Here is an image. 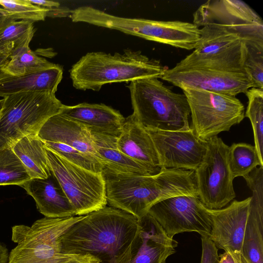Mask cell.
Returning a JSON list of instances; mask_svg holds the SVG:
<instances>
[{"label": "cell", "mask_w": 263, "mask_h": 263, "mask_svg": "<svg viewBox=\"0 0 263 263\" xmlns=\"http://www.w3.org/2000/svg\"><path fill=\"white\" fill-rule=\"evenodd\" d=\"M138 229L135 216L106 206L85 215L62 236V251L91 255L99 263H129Z\"/></svg>", "instance_id": "obj_1"}, {"label": "cell", "mask_w": 263, "mask_h": 263, "mask_svg": "<svg viewBox=\"0 0 263 263\" xmlns=\"http://www.w3.org/2000/svg\"><path fill=\"white\" fill-rule=\"evenodd\" d=\"M0 111V149L12 147L22 138L38 135L51 117L63 105L55 93L49 91H26L3 98Z\"/></svg>", "instance_id": "obj_7"}, {"label": "cell", "mask_w": 263, "mask_h": 263, "mask_svg": "<svg viewBox=\"0 0 263 263\" xmlns=\"http://www.w3.org/2000/svg\"><path fill=\"white\" fill-rule=\"evenodd\" d=\"M85 215L66 218H44L31 226L12 228V240L17 243L9 254L8 263H66L82 255L62 251V236Z\"/></svg>", "instance_id": "obj_6"}, {"label": "cell", "mask_w": 263, "mask_h": 263, "mask_svg": "<svg viewBox=\"0 0 263 263\" xmlns=\"http://www.w3.org/2000/svg\"><path fill=\"white\" fill-rule=\"evenodd\" d=\"M246 95L248 104L245 117L248 118L251 122L254 147L260 160L263 162V89L252 87Z\"/></svg>", "instance_id": "obj_27"}, {"label": "cell", "mask_w": 263, "mask_h": 263, "mask_svg": "<svg viewBox=\"0 0 263 263\" xmlns=\"http://www.w3.org/2000/svg\"><path fill=\"white\" fill-rule=\"evenodd\" d=\"M214 23L237 28L263 37V21L247 4L240 0H210L193 14V24L199 28Z\"/></svg>", "instance_id": "obj_14"}, {"label": "cell", "mask_w": 263, "mask_h": 263, "mask_svg": "<svg viewBox=\"0 0 263 263\" xmlns=\"http://www.w3.org/2000/svg\"><path fill=\"white\" fill-rule=\"evenodd\" d=\"M11 52L6 50H0V73L3 67L10 60Z\"/></svg>", "instance_id": "obj_38"}, {"label": "cell", "mask_w": 263, "mask_h": 263, "mask_svg": "<svg viewBox=\"0 0 263 263\" xmlns=\"http://www.w3.org/2000/svg\"><path fill=\"white\" fill-rule=\"evenodd\" d=\"M167 69L159 60L150 59L140 51L125 49L114 55L88 52L72 66L69 73L75 88L99 91L107 84L161 78Z\"/></svg>", "instance_id": "obj_4"}, {"label": "cell", "mask_w": 263, "mask_h": 263, "mask_svg": "<svg viewBox=\"0 0 263 263\" xmlns=\"http://www.w3.org/2000/svg\"><path fill=\"white\" fill-rule=\"evenodd\" d=\"M71 10L61 6L49 9L47 16L52 17L69 16Z\"/></svg>", "instance_id": "obj_34"}, {"label": "cell", "mask_w": 263, "mask_h": 263, "mask_svg": "<svg viewBox=\"0 0 263 263\" xmlns=\"http://www.w3.org/2000/svg\"><path fill=\"white\" fill-rule=\"evenodd\" d=\"M3 103H4V99H0V111L2 108Z\"/></svg>", "instance_id": "obj_41"}, {"label": "cell", "mask_w": 263, "mask_h": 263, "mask_svg": "<svg viewBox=\"0 0 263 263\" xmlns=\"http://www.w3.org/2000/svg\"><path fill=\"white\" fill-rule=\"evenodd\" d=\"M150 214L171 238L178 234L195 232L209 236L211 216L198 197L179 196L160 201L149 210Z\"/></svg>", "instance_id": "obj_11"}, {"label": "cell", "mask_w": 263, "mask_h": 263, "mask_svg": "<svg viewBox=\"0 0 263 263\" xmlns=\"http://www.w3.org/2000/svg\"><path fill=\"white\" fill-rule=\"evenodd\" d=\"M219 257V263H235L234 259L228 252H224Z\"/></svg>", "instance_id": "obj_40"}, {"label": "cell", "mask_w": 263, "mask_h": 263, "mask_svg": "<svg viewBox=\"0 0 263 263\" xmlns=\"http://www.w3.org/2000/svg\"><path fill=\"white\" fill-rule=\"evenodd\" d=\"M97 159L103 171L123 174L153 175L148 168L133 160L117 147V137L91 132Z\"/></svg>", "instance_id": "obj_22"}, {"label": "cell", "mask_w": 263, "mask_h": 263, "mask_svg": "<svg viewBox=\"0 0 263 263\" xmlns=\"http://www.w3.org/2000/svg\"><path fill=\"white\" fill-rule=\"evenodd\" d=\"M29 1L35 5L50 9L59 7L60 3L57 1L48 0H29Z\"/></svg>", "instance_id": "obj_35"}, {"label": "cell", "mask_w": 263, "mask_h": 263, "mask_svg": "<svg viewBox=\"0 0 263 263\" xmlns=\"http://www.w3.org/2000/svg\"><path fill=\"white\" fill-rule=\"evenodd\" d=\"M252 192L241 248V263H263V166L243 177Z\"/></svg>", "instance_id": "obj_15"}, {"label": "cell", "mask_w": 263, "mask_h": 263, "mask_svg": "<svg viewBox=\"0 0 263 263\" xmlns=\"http://www.w3.org/2000/svg\"><path fill=\"white\" fill-rule=\"evenodd\" d=\"M156 149L161 168L195 171L202 162L206 142L191 128L184 131L146 129Z\"/></svg>", "instance_id": "obj_12"}, {"label": "cell", "mask_w": 263, "mask_h": 263, "mask_svg": "<svg viewBox=\"0 0 263 263\" xmlns=\"http://www.w3.org/2000/svg\"><path fill=\"white\" fill-rule=\"evenodd\" d=\"M46 149L51 172L76 216L85 215L106 206V183L103 173H95L78 166Z\"/></svg>", "instance_id": "obj_9"}, {"label": "cell", "mask_w": 263, "mask_h": 263, "mask_svg": "<svg viewBox=\"0 0 263 263\" xmlns=\"http://www.w3.org/2000/svg\"><path fill=\"white\" fill-rule=\"evenodd\" d=\"M192 118L191 128L197 137L207 140L229 131L245 118V107L235 96L193 88L182 89Z\"/></svg>", "instance_id": "obj_8"}, {"label": "cell", "mask_w": 263, "mask_h": 263, "mask_svg": "<svg viewBox=\"0 0 263 263\" xmlns=\"http://www.w3.org/2000/svg\"><path fill=\"white\" fill-rule=\"evenodd\" d=\"M9 258L7 248L0 243V263H8Z\"/></svg>", "instance_id": "obj_39"}, {"label": "cell", "mask_w": 263, "mask_h": 263, "mask_svg": "<svg viewBox=\"0 0 263 263\" xmlns=\"http://www.w3.org/2000/svg\"><path fill=\"white\" fill-rule=\"evenodd\" d=\"M30 42L15 48L10 60L3 67L2 72L12 76L40 71L51 68L55 64L41 58L29 47Z\"/></svg>", "instance_id": "obj_25"}, {"label": "cell", "mask_w": 263, "mask_h": 263, "mask_svg": "<svg viewBox=\"0 0 263 263\" xmlns=\"http://www.w3.org/2000/svg\"><path fill=\"white\" fill-rule=\"evenodd\" d=\"M20 186L34 199L38 211L45 217L66 218L76 216L52 172L46 179H30Z\"/></svg>", "instance_id": "obj_19"}, {"label": "cell", "mask_w": 263, "mask_h": 263, "mask_svg": "<svg viewBox=\"0 0 263 263\" xmlns=\"http://www.w3.org/2000/svg\"><path fill=\"white\" fill-rule=\"evenodd\" d=\"M31 179H46L51 174L44 142L37 135H28L11 147Z\"/></svg>", "instance_id": "obj_24"}, {"label": "cell", "mask_w": 263, "mask_h": 263, "mask_svg": "<svg viewBox=\"0 0 263 263\" xmlns=\"http://www.w3.org/2000/svg\"><path fill=\"white\" fill-rule=\"evenodd\" d=\"M30 179L25 167L12 148L0 149V185L20 186Z\"/></svg>", "instance_id": "obj_28"}, {"label": "cell", "mask_w": 263, "mask_h": 263, "mask_svg": "<svg viewBox=\"0 0 263 263\" xmlns=\"http://www.w3.org/2000/svg\"><path fill=\"white\" fill-rule=\"evenodd\" d=\"M15 21L12 15L3 8H0V29L8 23Z\"/></svg>", "instance_id": "obj_36"}, {"label": "cell", "mask_w": 263, "mask_h": 263, "mask_svg": "<svg viewBox=\"0 0 263 263\" xmlns=\"http://www.w3.org/2000/svg\"><path fill=\"white\" fill-rule=\"evenodd\" d=\"M107 203L139 219L151 208L179 196L198 197L195 171L164 168L153 175L103 171Z\"/></svg>", "instance_id": "obj_2"}, {"label": "cell", "mask_w": 263, "mask_h": 263, "mask_svg": "<svg viewBox=\"0 0 263 263\" xmlns=\"http://www.w3.org/2000/svg\"><path fill=\"white\" fill-rule=\"evenodd\" d=\"M138 220L129 263H166L176 252L178 242L170 238L148 213Z\"/></svg>", "instance_id": "obj_16"}, {"label": "cell", "mask_w": 263, "mask_h": 263, "mask_svg": "<svg viewBox=\"0 0 263 263\" xmlns=\"http://www.w3.org/2000/svg\"><path fill=\"white\" fill-rule=\"evenodd\" d=\"M206 142L205 156L195 170L198 196L207 209H220L236 197L228 163L229 146L217 136Z\"/></svg>", "instance_id": "obj_10"}, {"label": "cell", "mask_w": 263, "mask_h": 263, "mask_svg": "<svg viewBox=\"0 0 263 263\" xmlns=\"http://www.w3.org/2000/svg\"><path fill=\"white\" fill-rule=\"evenodd\" d=\"M228 163L233 179L244 177L258 166H263L254 146L233 143L229 147Z\"/></svg>", "instance_id": "obj_26"}, {"label": "cell", "mask_w": 263, "mask_h": 263, "mask_svg": "<svg viewBox=\"0 0 263 263\" xmlns=\"http://www.w3.org/2000/svg\"><path fill=\"white\" fill-rule=\"evenodd\" d=\"M244 67L251 77L255 88L263 89V50L246 46Z\"/></svg>", "instance_id": "obj_32"}, {"label": "cell", "mask_w": 263, "mask_h": 263, "mask_svg": "<svg viewBox=\"0 0 263 263\" xmlns=\"http://www.w3.org/2000/svg\"><path fill=\"white\" fill-rule=\"evenodd\" d=\"M37 136L43 141L63 143L97 159L91 132L84 125L59 113L45 122Z\"/></svg>", "instance_id": "obj_20"}, {"label": "cell", "mask_w": 263, "mask_h": 263, "mask_svg": "<svg viewBox=\"0 0 263 263\" xmlns=\"http://www.w3.org/2000/svg\"><path fill=\"white\" fill-rule=\"evenodd\" d=\"M117 146L121 152L150 170L154 174L161 170L149 134L133 114L125 118L121 133L117 139Z\"/></svg>", "instance_id": "obj_17"}, {"label": "cell", "mask_w": 263, "mask_h": 263, "mask_svg": "<svg viewBox=\"0 0 263 263\" xmlns=\"http://www.w3.org/2000/svg\"><path fill=\"white\" fill-rule=\"evenodd\" d=\"M45 147L73 164L95 173H102L103 167L94 157L66 144L43 141Z\"/></svg>", "instance_id": "obj_30"}, {"label": "cell", "mask_w": 263, "mask_h": 263, "mask_svg": "<svg viewBox=\"0 0 263 263\" xmlns=\"http://www.w3.org/2000/svg\"><path fill=\"white\" fill-rule=\"evenodd\" d=\"M33 23L20 20L11 21L0 29V50L11 53L16 47L30 42L35 30Z\"/></svg>", "instance_id": "obj_29"}, {"label": "cell", "mask_w": 263, "mask_h": 263, "mask_svg": "<svg viewBox=\"0 0 263 263\" xmlns=\"http://www.w3.org/2000/svg\"><path fill=\"white\" fill-rule=\"evenodd\" d=\"M202 255L201 263H219L218 248L208 235L201 236Z\"/></svg>", "instance_id": "obj_33"}, {"label": "cell", "mask_w": 263, "mask_h": 263, "mask_svg": "<svg viewBox=\"0 0 263 263\" xmlns=\"http://www.w3.org/2000/svg\"><path fill=\"white\" fill-rule=\"evenodd\" d=\"M250 201V197L234 200L220 209H208L212 221L209 237L218 249L230 254L235 263H241V248Z\"/></svg>", "instance_id": "obj_13"}, {"label": "cell", "mask_w": 263, "mask_h": 263, "mask_svg": "<svg viewBox=\"0 0 263 263\" xmlns=\"http://www.w3.org/2000/svg\"><path fill=\"white\" fill-rule=\"evenodd\" d=\"M63 73V67H53L17 76L0 73V97L26 91H49L55 93Z\"/></svg>", "instance_id": "obj_21"}, {"label": "cell", "mask_w": 263, "mask_h": 263, "mask_svg": "<svg viewBox=\"0 0 263 263\" xmlns=\"http://www.w3.org/2000/svg\"><path fill=\"white\" fill-rule=\"evenodd\" d=\"M0 5L9 12L15 21L31 22L44 21L49 9L31 3L29 0H0Z\"/></svg>", "instance_id": "obj_31"}, {"label": "cell", "mask_w": 263, "mask_h": 263, "mask_svg": "<svg viewBox=\"0 0 263 263\" xmlns=\"http://www.w3.org/2000/svg\"><path fill=\"white\" fill-rule=\"evenodd\" d=\"M133 115L145 129L184 131L191 129L190 109L184 94L173 92L157 78L132 81Z\"/></svg>", "instance_id": "obj_5"}, {"label": "cell", "mask_w": 263, "mask_h": 263, "mask_svg": "<svg viewBox=\"0 0 263 263\" xmlns=\"http://www.w3.org/2000/svg\"><path fill=\"white\" fill-rule=\"evenodd\" d=\"M99 260L95 257L89 255H82L74 260L66 263H99Z\"/></svg>", "instance_id": "obj_37"}, {"label": "cell", "mask_w": 263, "mask_h": 263, "mask_svg": "<svg viewBox=\"0 0 263 263\" xmlns=\"http://www.w3.org/2000/svg\"><path fill=\"white\" fill-rule=\"evenodd\" d=\"M245 42H239L220 52L196 55L192 53L161 79L175 86L204 90L235 96L254 87L244 67L247 54Z\"/></svg>", "instance_id": "obj_3"}, {"label": "cell", "mask_w": 263, "mask_h": 263, "mask_svg": "<svg viewBox=\"0 0 263 263\" xmlns=\"http://www.w3.org/2000/svg\"><path fill=\"white\" fill-rule=\"evenodd\" d=\"M59 114L85 126L90 132L118 137L125 118L104 104L82 103L63 104Z\"/></svg>", "instance_id": "obj_18"}, {"label": "cell", "mask_w": 263, "mask_h": 263, "mask_svg": "<svg viewBox=\"0 0 263 263\" xmlns=\"http://www.w3.org/2000/svg\"><path fill=\"white\" fill-rule=\"evenodd\" d=\"M200 35L199 44L192 52L196 55L213 54L239 42L249 44L254 41L248 33L241 29L214 23L203 26Z\"/></svg>", "instance_id": "obj_23"}]
</instances>
